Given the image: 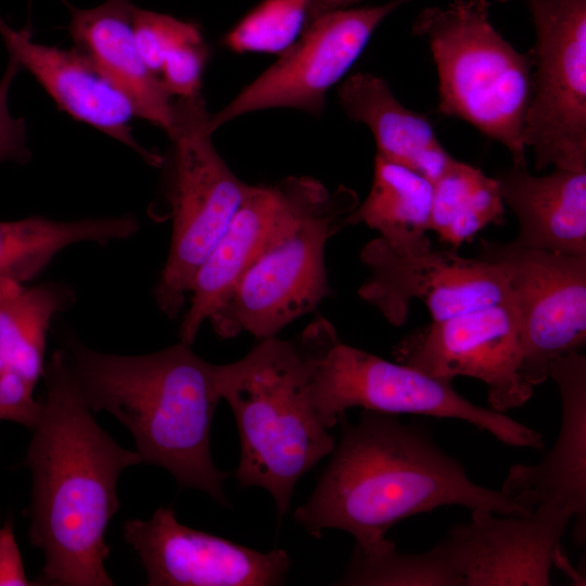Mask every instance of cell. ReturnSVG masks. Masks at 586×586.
I'll return each mask as SVG.
<instances>
[{"instance_id":"cell-11","label":"cell","mask_w":586,"mask_h":586,"mask_svg":"<svg viewBox=\"0 0 586 586\" xmlns=\"http://www.w3.org/2000/svg\"><path fill=\"white\" fill-rule=\"evenodd\" d=\"M408 1L340 8L311 18L271 66L211 115L212 130L262 110L295 109L320 116L327 91L348 72L382 21Z\"/></svg>"},{"instance_id":"cell-23","label":"cell","mask_w":586,"mask_h":586,"mask_svg":"<svg viewBox=\"0 0 586 586\" xmlns=\"http://www.w3.org/2000/svg\"><path fill=\"white\" fill-rule=\"evenodd\" d=\"M433 182L417 171L375 155L370 191L346 217V226L364 224L394 244L428 239Z\"/></svg>"},{"instance_id":"cell-35","label":"cell","mask_w":586,"mask_h":586,"mask_svg":"<svg viewBox=\"0 0 586 586\" xmlns=\"http://www.w3.org/2000/svg\"><path fill=\"white\" fill-rule=\"evenodd\" d=\"M7 369V366L2 358L0 357V374Z\"/></svg>"},{"instance_id":"cell-7","label":"cell","mask_w":586,"mask_h":586,"mask_svg":"<svg viewBox=\"0 0 586 586\" xmlns=\"http://www.w3.org/2000/svg\"><path fill=\"white\" fill-rule=\"evenodd\" d=\"M296 343L309 368L315 413L328 430L347 409L359 407L393 415L458 419L510 446L544 447L540 433L504 412L470 402L456 392L451 381L343 343L323 317L309 323Z\"/></svg>"},{"instance_id":"cell-14","label":"cell","mask_w":586,"mask_h":586,"mask_svg":"<svg viewBox=\"0 0 586 586\" xmlns=\"http://www.w3.org/2000/svg\"><path fill=\"white\" fill-rule=\"evenodd\" d=\"M149 586H271L284 583L291 560L283 549L259 552L181 524L171 506L149 520L124 523Z\"/></svg>"},{"instance_id":"cell-15","label":"cell","mask_w":586,"mask_h":586,"mask_svg":"<svg viewBox=\"0 0 586 586\" xmlns=\"http://www.w3.org/2000/svg\"><path fill=\"white\" fill-rule=\"evenodd\" d=\"M471 511L469 522L454 526L436 545L461 586L550 585L570 513L553 507L524 515Z\"/></svg>"},{"instance_id":"cell-34","label":"cell","mask_w":586,"mask_h":586,"mask_svg":"<svg viewBox=\"0 0 586 586\" xmlns=\"http://www.w3.org/2000/svg\"><path fill=\"white\" fill-rule=\"evenodd\" d=\"M353 1L355 0H315V8L318 12L321 13L330 10L344 8V5Z\"/></svg>"},{"instance_id":"cell-16","label":"cell","mask_w":586,"mask_h":586,"mask_svg":"<svg viewBox=\"0 0 586 586\" xmlns=\"http://www.w3.org/2000/svg\"><path fill=\"white\" fill-rule=\"evenodd\" d=\"M562 405L556 443L537 464H514L501 492L528 511L553 507L576 520L575 539L585 540L586 521V357L571 352L549 367Z\"/></svg>"},{"instance_id":"cell-29","label":"cell","mask_w":586,"mask_h":586,"mask_svg":"<svg viewBox=\"0 0 586 586\" xmlns=\"http://www.w3.org/2000/svg\"><path fill=\"white\" fill-rule=\"evenodd\" d=\"M208 59L204 38L184 43L164 60L158 77L171 97L194 95L200 93Z\"/></svg>"},{"instance_id":"cell-30","label":"cell","mask_w":586,"mask_h":586,"mask_svg":"<svg viewBox=\"0 0 586 586\" xmlns=\"http://www.w3.org/2000/svg\"><path fill=\"white\" fill-rule=\"evenodd\" d=\"M22 65L14 54L9 53V62L0 78V162L25 164L31 153L26 144V125L21 117H14L9 110V93Z\"/></svg>"},{"instance_id":"cell-9","label":"cell","mask_w":586,"mask_h":586,"mask_svg":"<svg viewBox=\"0 0 586 586\" xmlns=\"http://www.w3.org/2000/svg\"><path fill=\"white\" fill-rule=\"evenodd\" d=\"M536 33L524 143L536 170L586 171V0H528Z\"/></svg>"},{"instance_id":"cell-26","label":"cell","mask_w":586,"mask_h":586,"mask_svg":"<svg viewBox=\"0 0 586 586\" xmlns=\"http://www.w3.org/2000/svg\"><path fill=\"white\" fill-rule=\"evenodd\" d=\"M336 585L461 586L441 550L403 553L386 537L369 547L355 545Z\"/></svg>"},{"instance_id":"cell-21","label":"cell","mask_w":586,"mask_h":586,"mask_svg":"<svg viewBox=\"0 0 586 586\" xmlns=\"http://www.w3.org/2000/svg\"><path fill=\"white\" fill-rule=\"evenodd\" d=\"M337 98L351 119L369 128L377 155L432 182L455 160L441 144L429 119L404 106L383 78L370 73L352 75L340 85Z\"/></svg>"},{"instance_id":"cell-33","label":"cell","mask_w":586,"mask_h":586,"mask_svg":"<svg viewBox=\"0 0 586 586\" xmlns=\"http://www.w3.org/2000/svg\"><path fill=\"white\" fill-rule=\"evenodd\" d=\"M23 286L24 284H21L15 280L0 277V308Z\"/></svg>"},{"instance_id":"cell-3","label":"cell","mask_w":586,"mask_h":586,"mask_svg":"<svg viewBox=\"0 0 586 586\" xmlns=\"http://www.w3.org/2000/svg\"><path fill=\"white\" fill-rule=\"evenodd\" d=\"M79 392L93 411L104 410L132 435L142 462L166 469L181 488L206 493L228 506L227 473L211 455V428L218 402L215 365L178 343L143 355H117L63 335Z\"/></svg>"},{"instance_id":"cell-1","label":"cell","mask_w":586,"mask_h":586,"mask_svg":"<svg viewBox=\"0 0 586 586\" xmlns=\"http://www.w3.org/2000/svg\"><path fill=\"white\" fill-rule=\"evenodd\" d=\"M42 379V410L23 461L31 475L29 543L44 557L38 582L113 586L105 533L119 509L118 479L142 458L97 423L62 347L44 364Z\"/></svg>"},{"instance_id":"cell-36","label":"cell","mask_w":586,"mask_h":586,"mask_svg":"<svg viewBox=\"0 0 586 586\" xmlns=\"http://www.w3.org/2000/svg\"><path fill=\"white\" fill-rule=\"evenodd\" d=\"M0 420H4V416H3L2 411H1V409H0Z\"/></svg>"},{"instance_id":"cell-12","label":"cell","mask_w":586,"mask_h":586,"mask_svg":"<svg viewBox=\"0 0 586 586\" xmlns=\"http://www.w3.org/2000/svg\"><path fill=\"white\" fill-rule=\"evenodd\" d=\"M480 257L506 275L522 333V374L542 384L556 357L585 346L586 256L482 240Z\"/></svg>"},{"instance_id":"cell-10","label":"cell","mask_w":586,"mask_h":586,"mask_svg":"<svg viewBox=\"0 0 586 586\" xmlns=\"http://www.w3.org/2000/svg\"><path fill=\"white\" fill-rule=\"evenodd\" d=\"M360 260L369 275L359 297L396 327L406 323L413 300L428 307L432 321L510 302L506 275L497 264L433 250L429 238L394 244L377 237L361 249Z\"/></svg>"},{"instance_id":"cell-17","label":"cell","mask_w":586,"mask_h":586,"mask_svg":"<svg viewBox=\"0 0 586 586\" xmlns=\"http://www.w3.org/2000/svg\"><path fill=\"white\" fill-rule=\"evenodd\" d=\"M0 36L8 53L17 58L22 68L36 78L59 109L127 145L145 163L162 165L163 157L132 136L130 123L139 118L133 103L79 50L37 43L29 28L13 29L1 18Z\"/></svg>"},{"instance_id":"cell-32","label":"cell","mask_w":586,"mask_h":586,"mask_svg":"<svg viewBox=\"0 0 586 586\" xmlns=\"http://www.w3.org/2000/svg\"><path fill=\"white\" fill-rule=\"evenodd\" d=\"M33 585L26 577L12 521L0 526V586Z\"/></svg>"},{"instance_id":"cell-31","label":"cell","mask_w":586,"mask_h":586,"mask_svg":"<svg viewBox=\"0 0 586 586\" xmlns=\"http://www.w3.org/2000/svg\"><path fill=\"white\" fill-rule=\"evenodd\" d=\"M34 385L17 372L7 368L0 374V409L4 420L33 429L37 423L42 403L33 396Z\"/></svg>"},{"instance_id":"cell-28","label":"cell","mask_w":586,"mask_h":586,"mask_svg":"<svg viewBox=\"0 0 586 586\" xmlns=\"http://www.w3.org/2000/svg\"><path fill=\"white\" fill-rule=\"evenodd\" d=\"M133 34L148 67L158 76L164 60L184 43L204 38L193 22L154 11L135 9Z\"/></svg>"},{"instance_id":"cell-13","label":"cell","mask_w":586,"mask_h":586,"mask_svg":"<svg viewBox=\"0 0 586 586\" xmlns=\"http://www.w3.org/2000/svg\"><path fill=\"white\" fill-rule=\"evenodd\" d=\"M393 356L436 379L482 381L491 408L500 412L523 406L533 395L534 386L522 374V333L511 302L432 321L402 339Z\"/></svg>"},{"instance_id":"cell-25","label":"cell","mask_w":586,"mask_h":586,"mask_svg":"<svg viewBox=\"0 0 586 586\" xmlns=\"http://www.w3.org/2000/svg\"><path fill=\"white\" fill-rule=\"evenodd\" d=\"M74 301L60 284L23 286L0 308V357L34 386L42 378L46 340L53 318Z\"/></svg>"},{"instance_id":"cell-27","label":"cell","mask_w":586,"mask_h":586,"mask_svg":"<svg viewBox=\"0 0 586 586\" xmlns=\"http://www.w3.org/2000/svg\"><path fill=\"white\" fill-rule=\"evenodd\" d=\"M314 0H264L226 36L230 50L282 53L301 35Z\"/></svg>"},{"instance_id":"cell-19","label":"cell","mask_w":586,"mask_h":586,"mask_svg":"<svg viewBox=\"0 0 586 586\" xmlns=\"http://www.w3.org/2000/svg\"><path fill=\"white\" fill-rule=\"evenodd\" d=\"M130 0H105L91 9L69 5L75 48L135 105L139 118L164 130L174 123V100L143 61L133 34Z\"/></svg>"},{"instance_id":"cell-8","label":"cell","mask_w":586,"mask_h":586,"mask_svg":"<svg viewBox=\"0 0 586 586\" xmlns=\"http://www.w3.org/2000/svg\"><path fill=\"white\" fill-rule=\"evenodd\" d=\"M200 93L174 101L165 199L171 222L168 254L154 288L158 309L175 318L193 278L213 250L250 184L226 164L212 142L214 131Z\"/></svg>"},{"instance_id":"cell-24","label":"cell","mask_w":586,"mask_h":586,"mask_svg":"<svg viewBox=\"0 0 586 586\" xmlns=\"http://www.w3.org/2000/svg\"><path fill=\"white\" fill-rule=\"evenodd\" d=\"M505 221V202L496 178L456 158L433 182L430 230L459 246L489 225Z\"/></svg>"},{"instance_id":"cell-2","label":"cell","mask_w":586,"mask_h":586,"mask_svg":"<svg viewBox=\"0 0 586 586\" xmlns=\"http://www.w3.org/2000/svg\"><path fill=\"white\" fill-rule=\"evenodd\" d=\"M398 415L362 409L358 422L339 419L341 440L295 521L316 538L327 528L369 547L395 523L442 506L524 515L527 509L501 491L471 481L464 467L418 424Z\"/></svg>"},{"instance_id":"cell-20","label":"cell","mask_w":586,"mask_h":586,"mask_svg":"<svg viewBox=\"0 0 586 586\" xmlns=\"http://www.w3.org/2000/svg\"><path fill=\"white\" fill-rule=\"evenodd\" d=\"M496 179L519 220L515 244L586 256V171L555 168L535 176L512 165Z\"/></svg>"},{"instance_id":"cell-22","label":"cell","mask_w":586,"mask_h":586,"mask_svg":"<svg viewBox=\"0 0 586 586\" xmlns=\"http://www.w3.org/2000/svg\"><path fill=\"white\" fill-rule=\"evenodd\" d=\"M135 215L55 220L30 216L0 221V277L24 284L66 247L84 242L106 245L139 230Z\"/></svg>"},{"instance_id":"cell-6","label":"cell","mask_w":586,"mask_h":586,"mask_svg":"<svg viewBox=\"0 0 586 586\" xmlns=\"http://www.w3.org/2000/svg\"><path fill=\"white\" fill-rule=\"evenodd\" d=\"M358 204L349 188L330 191L315 178L294 176L283 224L209 318L214 332L222 339L250 333L259 341L315 310L331 293L326 245Z\"/></svg>"},{"instance_id":"cell-5","label":"cell","mask_w":586,"mask_h":586,"mask_svg":"<svg viewBox=\"0 0 586 586\" xmlns=\"http://www.w3.org/2000/svg\"><path fill=\"white\" fill-rule=\"evenodd\" d=\"M486 0L428 8L412 33L431 50L438 76V112L469 123L526 167L524 123L532 90V55L519 52L489 21Z\"/></svg>"},{"instance_id":"cell-4","label":"cell","mask_w":586,"mask_h":586,"mask_svg":"<svg viewBox=\"0 0 586 586\" xmlns=\"http://www.w3.org/2000/svg\"><path fill=\"white\" fill-rule=\"evenodd\" d=\"M215 383L237 421L239 485L268 491L280 521L296 482L335 447L315 413L310 372L296 340H259L241 359L215 365Z\"/></svg>"},{"instance_id":"cell-37","label":"cell","mask_w":586,"mask_h":586,"mask_svg":"<svg viewBox=\"0 0 586 586\" xmlns=\"http://www.w3.org/2000/svg\"><path fill=\"white\" fill-rule=\"evenodd\" d=\"M499 1H502V2H505V1H508V0H499Z\"/></svg>"},{"instance_id":"cell-18","label":"cell","mask_w":586,"mask_h":586,"mask_svg":"<svg viewBox=\"0 0 586 586\" xmlns=\"http://www.w3.org/2000/svg\"><path fill=\"white\" fill-rule=\"evenodd\" d=\"M294 176L273 184H250L224 233L199 267L179 340L193 345L205 321L222 305L238 281L265 251L292 203Z\"/></svg>"}]
</instances>
